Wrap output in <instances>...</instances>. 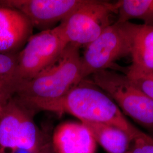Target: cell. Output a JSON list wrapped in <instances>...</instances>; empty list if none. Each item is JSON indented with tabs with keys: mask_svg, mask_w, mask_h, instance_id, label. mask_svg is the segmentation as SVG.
Instances as JSON below:
<instances>
[{
	"mask_svg": "<svg viewBox=\"0 0 153 153\" xmlns=\"http://www.w3.org/2000/svg\"><path fill=\"white\" fill-rule=\"evenodd\" d=\"M131 65L153 69V26L131 23Z\"/></svg>",
	"mask_w": 153,
	"mask_h": 153,
	"instance_id": "obj_11",
	"label": "cell"
},
{
	"mask_svg": "<svg viewBox=\"0 0 153 153\" xmlns=\"http://www.w3.org/2000/svg\"><path fill=\"white\" fill-rule=\"evenodd\" d=\"M18 53H0V91L6 101L16 94L23 83Z\"/></svg>",
	"mask_w": 153,
	"mask_h": 153,
	"instance_id": "obj_13",
	"label": "cell"
},
{
	"mask_svg": "<svg viewBox=\"0 0 153 153\" xmlns=\"http://www.w3.org/2000/svg\"><path fill=\"white\" fill-rule=\"evenodd\" d=\"M117 2L85 0L61 22L69 43L86 46L115 22Z\"/></svg>",
	"mask_w": 153,
	"mask_h": 153,
	"instance_id": "obj_6",
	"label": "cell"
},
{
	"mask_svg": "<svg viewBox=\"0 0 153 153\" xmlns=\"http://www.w3.org/2000/svg\"><path fill=\"white\" fill-rule=\"evenodd\" d=\"M90 76L89 81L108 95L124 115L143 127L153 130V100L125 74L107 69Z\"/></svg>",
	"mask_w": 153,
	"mask_h": 153,
	"instance_id": "obj_4",
	"label": "cell"
},
{
	"mask_svg": "<svg viewBox=\"0 0 153 153\" xmlns=\"http://www.w3.org/2000/svg\"><path fill=\"white\" fill-rule=\"evenodd\" d=\"M126 153H153V138L148 134L136 138Z\"/></svg>",
	"mask_w": 153,
	"mask_h": 153,
	"instance_id": "obj_16",
	"label": "cell"
},
{
	"mask_svg": "<svg viewBox=\"0 0 153 153\" xmlns=\"http://www.w3.org/2000/svg\"><path fill=\"white\" fill-rule=\"evenodd\" d=\"M85 0H5L0 5L21 11L33 27L48 30L63 21Z\"/></svg>",
	"mask_w": 153,
	"mask_h": 153,
	"instance_id": "obj_8",
	"label": "cell"
},
{
	"mask_svg": "<svg viewBox=\"0 0 153 153\" xmlns=\"http://www.w3.org/2000/svg\"><path fill=\"white\" fill-rule=\"evenodd\" d=\"M6 100L4 97H3L2 93L0 91V114H1V111H2V108L4 106V105L6 103Z\"/></svg>",
	"mask_w": 153,
	"mask_h": 153,
	"instance_id": "obj_17",
	"label": "cell"
},
{
	"mask_svg": "<svg viewBox=\"0 0 153 153\" xmlns=\"http://www.w3.org/2000/svg\"><path fill=\"white\" fill-rule=\"evenodd\" d=\"M44 149H43V150H42V151H41V152H40V153H48V152H47V151H46V150H44Z\"/></svg>",
	"mask_w": 153,
	"mask_h": 153,
	"instance_id": "obj_18",
	"label": "cell"
},
{
	"mask_svg": "<svg viewBox=\"0 0 153 153\" xmlns=\"http://www.w3.org/2000/svg\"><path fill=\"white\" fill-rule=\"evenodd\" d=\"M34 114L16 96L6 102L0 114V153H39L46 148Z\"/></svg>",
	"mask_w": 153,
	"mask_h": 153,
	"instance_id": "obj_3",
	"label": "cell"
},
{
	"mask_svg": "<svg viewBox=\"0 0 153 153\" xmlns=\"http://www.w3.org/2000/svg\"><path fill=\"white\" fill-rule=\"evenodd\" d=\"M52 146L56 153H95L97 142L81 122H66L56 128Z\"/></svg>",
	"mask_w": 153,
	"mask_h": 153,
	"instance_id": "obj_10",
	"label": "cell"
},
{
	"mask_svg": "<svg viewBox=\"0 0 153 153\" xmlns=\"http://www.w3.org/2000/svg\"><path fill=\"white\" fill-rule=\"evenodd\" d=\"M69 44L62 25L33 35L18 53L23 82L36 76L51 64Z\"/></svg>",
	"mask_w": 153,
	"mask_h": 153,
	"instance_id": "obj_7",
	"label": "cell"
},
{
	"mask_svg": "<svg viewBox=\"0 0 153 153\" xmlns=\"http://www.w3.org/2000/svg\"><path fill=\"white\" fill-rule=\"evenodd\" d=\"M80 47L69 43L51 64L23 82L15 96L23 101L60 98L83 81Z\"/></svg>",
	"mask_w": 153,
	"mask_h": 153,
	"instance_id": "obj_2",
	"label": "cell"
},
{
	"mask_svg": "<svg viewBox=\"0 0 153 153\" xmlns=\"http://www.w3.org/2000/svg\"><path fill=\"white\" fill-rule=\"evenodd\" d=\"M20 101L35 112L46 111L60 115L69 114L81 122L98 123L115 126L124 131L131 142L146 134L132 124L114 101L89 80H83L60 98Z\"/></svg>",
	"mask_w": 153,
	"mask_h": 153,
	"instance_id": "obj_1",
	"label": "cell"
},
{
	"mask_svg": "<svg viewBox=\"0 0 153 153\" xmlns=\"http://www.w3.org/2000/svg\"><path fill=\"white\" fill-rule=\"evenodd\" d=\"M33 28L21 11L0 5V53L19 52L33 35Z\"/></svg>",
	"mask_w": 153,
	"mask_h": 153,
	"instance_id": "obj_9",
	"label": "cell"
},
{
	"mask_svg": "<svg viewBox=\"0 0 153 153\" xmlns=\"http://www.w3.org/2000/svg\"><path fill=\"white\" fill-rule=\"evenodd\" d=\"M131 26L130 22H115L86 46L81 56L83 80L97 71H116L115 62L131 55Z\"/></svg>",
	"mask_w": 153,
	"mask_h": 153,
	"instance_id": "obj_5",
	"label": "cell"
},
{
	"mask_svg": "<svg viewBox=\"0 0 153 153\" xmlns=\"http://www.w3.org/2000/svg\"><path fill=\"white\" fill-rule=\"evenodd\" d=\"M90 131L97 143L108 153H126L131 141L124 131L120 129L102 123L82 121Z\"/></svg>",
	"mask_w": 153,
	"mask_h": 153,
	"instance_id": "obj_12",
	"label": "cell"
},
{
	"mask_svg": "<svg viewBox=\"0 0 153 153\" xmlns=\"http://www.w3.org/2000/svg\"><path fill=\"white\" fill-rule=\"evenodd\" d=\"M118 23L138 19L143 25L153 26V0H120L117 1Z\"/></svg>",
	"mask_w": 153,
	"mask_h": 153,
	"instance_id": "obj_14",
	"label": "cell"
},
{
	"mask_svg": "<svg viewBox=\"0 0 153 153\" xmlns=\"http://www.w3.org/2000/svg\"><path fill=\"white\" fill-rule=\"evenodd\" d=\"M131 83L153 100V69L131 65L121 69Z\"/></svg>",
	"mask_w": 153,
	"mask_h": 153,
	"instance_id": "obj_15",
	"label": "cell"
}]
</instances>
